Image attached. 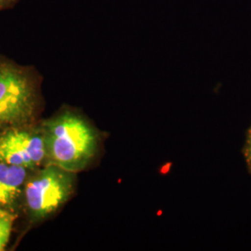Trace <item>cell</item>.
I'll use <instances>...</instances> for the list:
<instances>
[{"instance_id":"6da1fadb","label":"cell","mask_w":251,"mask_h":251,"mask_svg":"<svg viewBox=\"0 0 251 251\" xmlns=\"http://www.w3.org/2000/svg\"><path fill=\"white\" fill-rule=\"evenodd\" d=\"M42 125L50 164L77 174L98 161L104 134L83 113L65 108Z\"/></svg>"},{"instance_id":"7a4b0ae2","label":"cell","mask_w":251,"mask_h":251,"mask_svg":"<svg viewBox=\"0 0 251 251\" xmlns=\"http://www.w3.org/2000/svg\"><path fill=\"white\" fill-rule=\"evenodd\" d=\"M41 77L35 68L0 56V134L37 122Z\"/></svg>"},{"instance_id":"3957f363","label":"cell","mask_w":251,"mask_h":251,"mask_svg":"<svg viewBox=\"0 0 251 251\" xmlns=\"http://www.w3.org/2000/svg\"><path fill=\"white\" fill-rule=\"evenodd\" d=\"M76 182V173L48 163L31 171L25 185L20 208L29 222H43L70 200L75 192Z\"/></svg>"},{"instance_id":"277c9868","label":"cell","mask_w":251,"mask_h":251,"mask_svg":"<svg viewBox=\"0 0 251 251\" xmlns=\"http://www.w3.org/2000/svg\"><path fill=\"white\" fill-rule=\"evenodd\" d=\"M0 161L30 171L48 164L42 122L16 127L0 134Z\"/></svg>"},{"instance_id":"5b68a950","label":"cell","mask_w":251,"mask_h":251,"mask_svg":"<svg viewBox=\"0 0 251 251\" xmlns=\"http://www.w3.org/2000/svg\"><path fill=\"white\" fill-rule=\"evenodd\" d=\"M31 171L24 167L0 161V208L17 213Z\"/></svg>"},{"instance_id":"8992f818","label":"cell","mask_w":251,"mask_h":251,"mask_svg":"<svg viewBox=\"0 0 251 251\" xmlns=\"http://www.w3.org/2000/svg\"><path fill=\"white\" fill-rule=\"evenodd\" d=\"M17 213L0 208V251H4L9 242Z\"/></svg>"},{"instance_id":"52a82bcc","label":"cell","mask_w":251,"mask_h":251,"mask_svg":"<svg viewBox=\"0 0 251 251\" xmlns=\"http://www.w3.org/2000/svg\"><path fill=\"white\" fill-rule=\"evenodd\" d=\"M242 152L244 159L246 162L247 170L251 175V124L249 126L247 134H246V140H245Z\"/></svg>"},{"instance_id":"ba28073f","label":"cell","mask_w":251,"mask_h":251,"mask_svg":"<svg viewBox=\"0 0 251 251\" xmlns=\"http://www.w3.org/2000/svg\"><path fill=\"white\" fill-rule=\"evenodd\" d=\"M20 2V0H0V11L13 9Z\"/></svg>"}]
</instances>
